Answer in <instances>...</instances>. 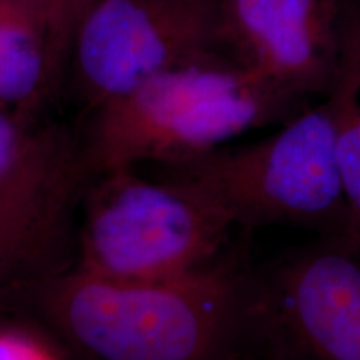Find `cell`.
Returning a JSON list of instances; mask_svg holds the SVG:
<instances>
[{"label": "cell", "instance_id": "6da1fadb", "mask_svg": "<svg viewBox=\"0 0 360 360\" xmlns=\"http://www.w3.org/2000/svg\"><path fill=\"white\" fill-rule=\"evenodd\" d=\"M255 269L229 245L186 276L124 281L52 269L17 297L85 360H247Z\"/></svg>", "mask_w": 360, "mask_h": 360}, {"label": "cell", "instance_id": "7a4b0ae2", "mask_svg": "<svg viewBox=\"0 0 360 360\" xmlns=\"http://www.w3.org/2000/svg\"><path fill=\"white\" fill-rule=\"evenodd\" d=\"M307 107L231 58L199 62L90 110L84 160L90 175L141 164H186L249 130L287 122Z\"/></svg>", "mask_w": 360, "mask_h": 360}, {"label": "cell", "instance_id": "3957f363", "mask_svg": "<svg viewBox=\"0 0 360 360\" xmlns=\"http://www.w3.org/2000/svg\"><path fill=\"white\" fill-rule=\"evenodd\" d=\"M164 169L204 192L233 227L292 225L327 238L347 232L349 205L323 98L267 139Z\"/></svg>", "mask_w": 360, "mask_h": 360}, {"label": "cell", "instance_id": "277c9868", "mask_svg": "<svg viewBox=\"0 0 360 360\" xmlns=\"http://www.w3.org/2000/svg\"><path fill=\"white\" fill-rule=\"evenodd\" d=\"M87 187L74 267L124 281L186 276L217 259L233 225L187 180L107 170Z\"/></svg>", "mask_w": 360, "mask_h": 360}, {"label": "cell", "instance_id": "5b68a950", "mask_svg": "<svg viewBox=\"0 0 360 360\" xmlns=\"http://www.w3.org/2000/svg\"><path fill=\"white\" fill-rule=\"evenodd\" d=\"M247 360H360V255L319 237L255 269Z\"/></svg>", "mask_w": 360, "mask_h": 360}, {"label": "cell", "instance_id": "8992f818", "mask_svg": "<svg viewBox=\"0 0 360 360\" xmlns=\"http://www.w3.org/2000/svg\"><path fill=\"white\" fill-rule=\"evenodd\" d=\"M222 57L219 0H97L67 74L90 112L165 72Z\"/></svg>", "mask_w": 360, "mask_h": 360}, {"label": "cell", "instance_id": "52a82bcc", "mask_svg": "<svg viewBox=\"0 0 360 360\" xmlns=\"http://www.w3.org/2000/svg\"><path fill=\"white\" fill-rule=\"evenodd\" d=\"M352 0H219L222 52L292 96L326 98Z\"/></svg>", "mask_w": 360, "mask_h": 360}, {"label": "cell", "instance_id": "ba28073f", "mask_svg": "<svg viewBox=\"0 0 360 360\" xmlns=\"http://www.w3.org/2000/svg\"><path fill=\"white\" fill-rule=\"evenodd\" d=\"M60 84L52 0H0V103L34 124Z\"/></svg>", "mask_w": 360, "mask_h": 360}, {"label": "cell", "instance_id": "9c48e42d", "mask_svg": "<svg viewBox=\"0 0 360 360\" xmlns=\"http://www.w3.org/2000/svg\"><path fill=\"white\" fill-rule=\"evenodd\" d=\"M84 175L64 179L39 191L0 199V276L30 277L53 264L64 244L70 210L79 200Z\"/></svg>", "mask_w": 360, "mask_h": 360}, {"label": "cell", "instance_id": "30bf717a", "mask_svg": "<svg viewBox=\"0 0 360 360\" xmlns=\"http://www.w3.org/2000/svg\"><path fill=\"white\" fill-rule=\"evenodd\" d=\"M82 169V142L64 129L35 127L0 103V197L51 186Z\"/></svg>", "mask_w": 360, "mask_h": 360}, {"label": "cell", "instance_id": "8fae6325", "mask_svg": "<svg viewBox=\"0 0 360 360\" xmlns=\"http://www.w3.org/2000/svg\"><path fill=\"white\" fill-rule=\"evenodd\" d=\"M327 102L337 165L349 205V227L337 240L360 255V6L352 0L339 70Z\"/></svg>", "mask_w": 360, "mask_h": 360}, {"label": "cell", "instance_id": "7c38bea8", "mask_svg": "<svg viewBox=\"0 0 360 360\" xmlns=\"http://www.w3.org/2000/svg\"><path fill=\"white\" fill-rule=\"evenodd\" d=\"M97 0H52L53 4V58L60 80L69 69V58L75 32L84 15Z\"/></svg>", "mask_w": 360, "mask_h": 360}, {"label": "cell", "instance_id": "4fadbf2b", "mask_svg": "<svg viewBox=\"0 0 360 360\" xmlns=\"http://www.w3.org/2000/svg\"><path fill=\"white\" fill-rule=\"evenodd\" d=\"M0 360H58V357L49 344L37 337L22 332H2Z\"/></svg>", "mask_w": 360, "mask_h": 360}, {"label": "cell", "instance_id": "5bb4252c", "mask_svg": "<svg viewBox=\"0 0 360 360\" xmlns=\"http://www.w3.org/2000/svg\"><path fill=\"white\" fill-rule=\"evenodd\" d=\"M355 2H357V4H359V6H360V0H355Z\"/></svg>", "mask_w": 360, "mask_h": 360}, {"label": "cell", "instance_id": "9a60e30c", "mask_svg": "<svg viewBox=\"0 0 360 360\" xmlns=\"http://www.w3.org/2000/svg\"><path fill=\"white\" fill-rule=\"evenodd\" d=\"M0 199H4V197H0Z\"/></svg>", "mask_w": 360, "mask_h": 360}]
</instances>
